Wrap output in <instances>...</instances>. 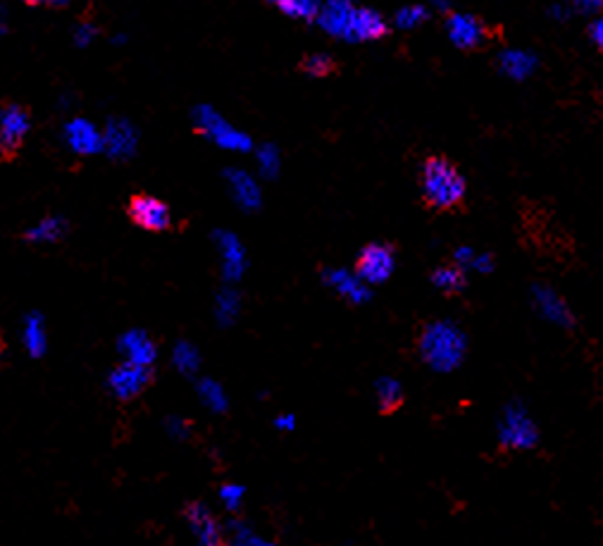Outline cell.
<instances>
[{"label": "cell", "instance_id": "26", "mask_svg": "<svg viewBox=\"0 0 603 546\" xmlns=\"http://www.w3.org/2000/svg\"><path fill=\"white\" fill-rule=\"evenodd\" d=\"M403 396H406V389H403L399 377L382 375L375 382V401L382 411H387V413L396 411V408L403 403Z\"/></svg>", "mask_w": 603, "mask_h": 546}, {"label": "cell", "instance_id": "22", "mask_svg": "<svg viewBox=\"0 0 603 546\" xmlns=\"http://www.w3.org/2000/svg\"><path fill=\"white\" fill-rule=\"evenodd\" d=\"M22 344L31 358L46 356L48 351V330L41 313H29L22 322Z\"/></svg>", "mask_w": 603, "mask_h": 546}, {"label": "cell", "instance_id": "15", "mask_svg": "<svg viewBox=\"0 0 603 546\" xmlns=\"http://www.w3.org/2000/svg\"><path fill=\"white\" fill-rule=\"evenodd\" d=\"M139 148V129L124 117H113L103 127V153L113 160H129Z\"/></svg>", "mask_w": 603, "mask_h": 546}, {"label": "cell", "instance_id": "1", "mask_svg": "<svg viewBox=\"0 0 603 546\" xmlns=\"http://www.w3.org/2000/svg\"><path fill=\"white\" fill-rule=\"evenodd\" d=\"M315 22L327 36L346 43H370L387 34V20L356 0H322Z\"/></svg>", "mask_w": 603, "mask_h": 546}, {"label": "cell", "instance_id": "5", "mask_svg": "<svg viewBox=\"0 0 603 546\" xmlns=\"http://www.w3.org/2000/svg\"><path fill=\"white\" fill-rule=\"evenodd\" d=\"M194 124L210 144L227 153H248L253 151V141L244 129H239L236 124L227 120L220 110H215L213 105H198L194 108Z\"/></svg>", "mask_w": 603, "mask_h": 546}, {"label": "cell", "instance_id": "7", "mask_svg": "<svg viewBox=\"0 0 603 546\" xmlns=\"http://www.w3.org/2000/svg\"><path fill=\"white\" fill-rule=\"evenodd\" d=\"M184 520L191 537H194V546H227L225 523H220V518L208 504H203V501L186 504Z\"/></svg>", "mask_w": 603, "mask_h": 546}, {"label": "cell", "instance_id": "11", "mask_svg": "<svg viewBox=\"0 0 603 546\" xmlns=\"http://www.w3.org/2000/svg\"><path fill=\"white\" fill-rule=\"evenodd\" d=\"M129 220L146 232H167L172 227V210L151 194H139L129 201Z\"/></svg>", "mask_w": 603, "mask_h": 546}, {"label": "cell", "instance_id": "41", "mask_svg": "<svg viewBox=\"0 0 603 546\" xmlns=\"http://www.w3.org/2000/svg\"><path fill=\"white\" fill-rule=\"evenodd\" d=\"M27 5H67L70 0H22Z\"/></svg>", "mask_w": 603, "mask_h": 546}, {"label": "cell", "instance_id": "2", "mask_svg": "<svg viewBox=\"0 0 603 546\" xmlns=\"http://www.w3.org/2000/svg\"><path fill=\"white\" fill-rule=\"evenodd\" d=\"M418 351L422 363L434 372L449 375L465 363L468 356V334L453 320H432L427 322L420 334Z\"/></svg>", "mask_w": 603, "mask_h": 546}, {"label": "cell", "instance_id": "33", "mask_svg": "<svg viewBox=\"0 0 603 546\" xmlns=\"http://www.w3.org/2000/svg\"><path fill=\"white\" fill-rule=\"evenodd\" d=\"M332 67V58H329L327 53H313L303 62V70H306L310 77H325V74L332 72Z\"/></svg>", "mask_w": 603, "mask_h": 546}, {"label": "cell", "instance_id": "34", "mask_svg": "<svg viewBox=\"0 0 603 546\" xmlns=\"http://www.w3.org/2000/svg\"><path fill=\"white\" fill-rule=\"evenodd\" d=\"M165 430L172 439H177V442H186V439L191 437V423L186 418H182V415H172V418H167Z\"/></svg>", "mask_w": 603, "mask_h": 546}, {"label": "cell", "instance_id": "28", "mask_svg": "<svg viewBox=\"0 0 603 546\" xmlns=\"http://www.w3.org/2000/svg\"><path fill=\"white\" fill-rule=\"evenodd\" d=\"M465 277L468 275H465L458 265H441V268L432 272V284H434V289L441 291V294L453 296V294H460V291L465 289V282H468Z\"/></svg>", "mask_w": 603, "mask_h": 546}, {"label": "cell", "instance_id": "27", "mask_svg": "<svg viewBox=\"0 0 603 546\" xmlns=\"http://www.w3.org/2000/svg\"><path fill=\"white\" fill-rule=\"evenodd\" d=\"M201 351H198L196 344H191V341H177L172 349V365L174 370L182 372L184 377H196L198 370H201Z\"/></svg>", "mask_w": 603, "mask_h": 546}, {"label": "cell", "instance_id": "25", "mask_svg": "<svg viewBox=\"0 0 603 546\" xmlns=\"http://www.w3.org/2000/svg\"><path fill=\"white\" fill-rule=\"evenodd\" d=\"M453 265H458L460 270L468 275V272H475V275H489L494 270V258L489 253L477 251L472 246H458L453 251Z\"/></svg>", "mask_w": 603, "mask_h": 546}, {"label": "cell", "instance_id": "44", "mask_svg": "<svg viewBox=\"0 0 603 546\" xmlns=\"http://www.w3.org/2000/svg\"><path fill=\"white\" fill-rule=\"evenodd\" d=\"M3 353H5V341L0 337V356H3Z\"/></svg>", "mask_w": 603, "mask_h": 546}, {"label": "cell", "instance_id": "38", "mask_svg": "<svg viewBox=\"0 0 603 546\" xmlns=\"http://www.w3.org/2000/svg\"><path fill=\"white\" fill-rule=\"evenodd\" d=\"M272 425L277 427L279 432H294L296 430V415L294 413H279Z\"/></svg>", "mask_w": 603, "mask_h": 546}, {"label": "cell", "instance_id": "21", "mask_svg": "<svg viewBox=\"0 0 603 546\" xmlns=\"http://www.w3.org/2000/svg\"><path fill=\"white\" fill-rule=\"evenodd\" d=\"M67 229H70V225H67L65 217L46 215V217H41L39 222H34L27 232H24V239H27L29 244H39V246L58 244L60 239H65Z\"/></svg>", "mask_w": 603, "mask_h": 546}, {"label": "cell", "instance_id": "31", "mask_svg": "<svg viewBox=\"0 0 603 546\" xmlns=\"http://www.w3.org/2000/svg\"><path fill=\"white\" fill-rule=\"evenodd\" d=\"M217 499H220V504L227 513L236 516V513L241 511V506H244L246 487L239 485V482H225V485L220 487V492H217Z\"/></svg>", "mask_w": 603, "mask_h": 546}, {"label": "cell", "instance_id": "20", "mask_svg": "<svg viewBox=\"0 0 603 546\" xmlns=\"http://www.w3.org/2000/svg\"><path fill=\"white\" fill-rule=\"evenodd\" d=\"M241 308H244V301H241V294L239 289H236V284H225V287L215 294L213 315L217 325L225 327V330L239 322Z\"/></svg>", "mask_w": 603, "mask_h": 546}, {"label": "cell", "instance_id": "10", "mask_svg": "<svg viewBox=\"0 0 603 546\" xmlns=\"http://www.w3.org/2000/svg\"><path fill=\"white\" fill-rule=\"evenodd\" d=\"M353 270H356L370 287H379V284L389 282L396 272L394 248L389 244H368L360 251L356 268Z\"/></svg>", "mask_w": 603, "mask_h": 546}, {"label": "cell", "instance_id": "39", "mask_svg": "<svg viewBox=\"0 0 603 546\" xmlns=\"http://www.w3.org/2000/svg\"><path fill=\"white\" fill-rule=\"evenodd\" d=\"M589 39L594 41V46L603 51V15H596L592 27H589Z\"/></svg>", "mask_w": 603, "mask_h": 546}, {"label": "cell", "instance_id": "17", "mask_svg": "<svg viewBox=\"0 0 603 546\" xmlns=\"http://www.w3.org/2000/svg\"><path fill=\"white\" fill-rule=\"evenodd\" d=\"M446 36L460 51H472L487 39V29L480 17L470 15V12H451L446 20Z\"/></svg>", "mask_w": 603, "mask_h": 546}, {"label": "cell", "instance_id": "8", "mask_svg": "<svg viewBox=\"0 0 603 546\" xmlns=\"http://www.w3.org/2000/svg\"><path fill=\"white\" fill-rule=\"evenodd\" d=\"M213 244L220 258V272L225 284H239L248 270V251L244 241L229 229H217L213 234Z\"/></svg>", "mask_w": 603, "mask_h": 546}, {"label": "cell", "instance_id": "42", "mask_svg": "<svg viewBox=\"0 0 603 546\" xmlns=\"http://www.w3.org/2000/svg\"><path fill=\"white\" fill-rule=\"evenodd\" d=\"M432 10H449V0H427Z\"/></svg>", "mask_w": 603, "mask_h": 546}, {"label": "cell", "instance_id": "24", "mask_svg": "<svg viewBox=\"0 0 603 546\" xmlns=\"http://www.w3.org/2000/svg\"><path fill=\"white\" fill-rule=\"evenodd\" d=\"M196 396L203 403V408H208L210 413L222 415L229 408V396L227 389L213 377H198L196 380Z\"/></svg>", "mask_w": 603, "mask_h": 546}, {"label": "cell", "instance_id": "4", "mask_svg": "<svg viewBox=\"0 0 603 546\" xmlns=\"http://www.w3.org/2000/svg\"><path fill=\"white\" fill-rule=\"evenodd\" d=\"M539 425L522 401H511L501 408L496 420V439L508 451H532L539 444Z\"/></svg>", "mask_w": 603, "mask_h": 546}, {"label": "cell", "instance_id": "37", "mask_svg": "<svg viewBox=\"0 0 603 546\" xmlns=\"http://www.w3.org/2000/svg\"><path fill=\"white\" fill-rule=\"evenodd\" d=\"M549 15H551V20H556V22H568L575 12L570 10L563 0H558V3H553L549 8Z\"/></svg>", "mask_w": 603, "mask_h": 546}, {"label": "cell", "instance_id": "14", "mask_svg": "<svg viewBox=\"0 0 603 546\" xmlns=\"http://www.w3.org/2000/svg\"><path fill=\"white\" fill-rule=\"evenodd\" d=\"M62 141L74 155H82V158L103 153V129H98L86 117L67 120L65 127H62Z\"/></svg>", "mask_w": 603, "mask_h": 546}, {"label": "cell", "instance_id": "9", "mask_svg": "<svg viewBox=\"0 0 603 546\" xmlns=\"http://www.w3.org/2000/svg\"><path fill=\"white\" fill-rule=\"evenodd\" d=\"M530 301L534 313L544 322H549V325L561 327V330H570L575 325V313L570 308V303L556 289L549 287V284H532Z\"/></svg>", "mask_w": 603, "mask_h": 546}, {"label": "cell", "instance_id": "6", "mask_svg": "<svg viewBox=\"0 0 603 546\" xmlns=\"http://www.w3.org/2000/svg\"><path fill=\"white\" fill-rule=\"evenodd\" d=\"M155 380L153 368H146V365H136L129 361L117 363L113 370L108 372V380H105V387L108 392L115 396L117 401L127 403L139 399L141 394L151 387Z\"/></svg>", "mask_w": 603, "mask_h": 546}, {"label": "cell", "instance_id": "18", "mask_svg": "<svg viewBox=\"0 0 603 546\" xmlns=\"http://www.w3.org/2000/svg\"><path fill=\"white\" fill-rule=\"evenodd\" d=\"M117 353L122 361L153 368V363L158 361V344L146 330H127L117 339Z\"/></svg>", "mask_w": 603, "mask_h": 546}, {"label": "cell", "instance_id": "16", "mask_svg": "<svg viewBox=\"0 0 603 546\" xmlns=\"http://www.w3.org/2000/svg\"><path fill=\"white\" fill-rule=\"evenodd\" d=\"M31 132V117L20 105H5L0 110V151L5 155L20 151Z\"/></svg>", "mask_w": 603, "mask_h": 546}, {"label": "cell", "instance_id": "36", "mask_svg": "<svg viewBox=\"0 0 603 546\" xmlns=\"http://www.w3.org/2000/svg\"><path fill=\"white\" fill-rule=\"evenodd\" d=\"M577 15H596L603 8V0H563Z\"/></svg>", "mask_w": 603, "mask_h": 546}, {"label": "cell", "instance_id": "13", "mask_svg": "<svg viewBox=\"0 0 603 546\" xmlns=\"http://www.w3.org/2000/svg\"><path fill=\"white\" fill-rule=\"evenodd\" d=\"M227 191L236 203V208L244 213H256L263 206V186H260L258 177L253 172L244 170V167H229L225 172Z\"/></svg>", "mask_w": 603, "mask_h": 546}, {"label": "cell", "instance_id": "19", "mask_svg": "<svg viewBox=\"0 0 603 546\" xmlns=\"http://www.w3.org/2000/svg\"><path fill=\"white\" fill-rule=\"evenodd\" d=\"M537 55L527 48H506L499 53V70L503 77L513 79V82H525L537 72Z\"/></svg>", "mask_w": 603, "mask_h": 546}, {"label": "cell", "instance_id": "29", "mask_svg": "<svg viewBox=\"0 0 603 546\" xmlns=\"http://www.w3.org/2000/svg\"><path fill=\"white\" fill-rule=\"evenodd\" d=\"M256 170L263 179H275L282 172V153L275 144H263L256 148Z\"/></svg>", "mask_w": 603, "mask_h": 546}, {"label": "cell", "instance_id": "23", "mask_svg": "<svg viewBox=\"0 0 603 546\" xmlns=\"http://www.w3.org/2000/svg\"><path fill=\"white\" fill-rule=\"evenodd\" d=\"M227 546H277V542L260 535V532L244 518H229L225 523Z\"/></svg>", "mask_w": 603, "mask_h": 546}, {"label": "cell", "instance_id": "40", "mask_svg": "<svg viewBox=\"0 0 603 546\" xmlns=\"http://www.w3.org/2000/svg\"><path fill=\"white\" fill-rule=\"evenodd\" d=\"M8 24H10V12H8V5H5L3 0H0V36H3L5 31H8Z\"/></svg>", "mask_w": 603, "mask_h": 546}, {"label": "cell", "instance_id": "43", "mask_svg": "<svg viewBox=\"0 0 603 546\" xmlns=\"http://www.w3.org/2000/svg\"><path fill=\"white\" fill-rule=\"evenodd\" d=\"M267 3H272V5H277V8H282V5L287 3V0H267Z\"/></svg>", "mask_w": 603, "mask_h": 546}, {"label": "cell", "instance_id": "32", "mask_svg": "<svg viewBox=\"0 0 603 546\" xmlns=\"http://www.w3.org/2000/svg\"><path fill=\"white\" fill-rule=\"evenodd\" d=\"M320 5L322 0H287L279 10H282L284 15L294 17V20L308 22V20H315L317 12H320Z\"/></svg>", "mask_w": 603, "mask_h": 546}, {"label": "cell", "instance_id": "12", "mask_svg": "<svg viewBox=\"0 0 603 546\" xmlns=\"http://www.w3.org/2000/svg\"><path fill=\"white\" fill-rule=\"evenodd\" d=\"M322 282L351 306H365L372 301V287L351 268H329L322 272Z\"/></svg>", "mask_w": 603, "mask_h": 546}, {"label": "cell", "instance_id": "30", "mask_svg": "<svg viewBox=\"0 0 603 546\" xmlns=\"http://www.w3.org/2000/svg\"><path fill=\"white\" fill-rule=\"evenodd\" d=\"M427 15H430V12H427V5L408 3V5H403V8L396 10L394 24L401 31H413L427 22Z\"/></svg>", "mask_w": 603, "mask_h": 546}, {"label": "cell", "instance_id": "3", "mask_svg": "<svg viewBox=\"0 0 603 546\" xmlns=\"http://www.w3.org/2000/svg\"><path fill=\"white\" fill-rule=\"evenodd\" d=\"M420 189L432 208L449 210L463 203L468 186H465V177L460 175L456 165L446 158H430L422 165Z\"/></svg>", "mask_w": 603, "mask_h": 546}, {"label": "cell", "instance_id": "35", "mask_svg": "<svg viewBox=\"0 0 603 546\" xmlns=\"http://www.w3.org/2000/svg\"><path fill=\"white\" fill-rule=\"evenodd\" d=\"M98 36V27L93 22H79L77 27H74V43H77L79 48H89L93 41H96Z\"/></svg>", "mask_w": 603, "mask_h": 546}]
</instances>
